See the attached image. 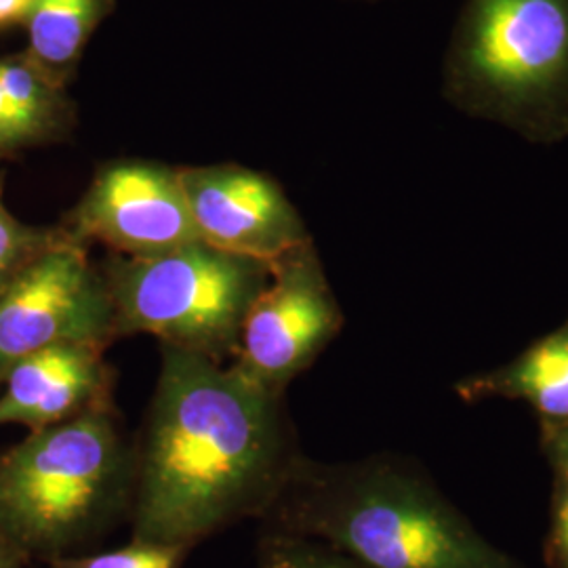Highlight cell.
Here are the masks:
<instances>
[{
  "instance_id": "1",
  "label": "cell",
  "mask_w": 568,
  "mask_h": 568,
  "mask_svg": "<svg viewBox=\"0 0 568 568\" xmlns=\"http://www.w3.org/2000/svg\"><path fill=\"white\" fill-rule=\"evenodd\" d=\"M135 443L131 539L192 549L262 518L300 457L284 396L224 363L161 345V366Z\"/></svg>"
},
{
  "instance_id": "2",
  "label": "cell",
  "mask_w": 568,
  "mask_h": 568,
  "mask_svg": "<svg viewBox=\"0 0 568 568\" xmlns=\"http://www.w3.org/2000/svg\"><path fill=\"white\" fill-rule=\"evenodd\" d=\"M264 520L363 568H528L396 457L323 464L302 455Z\"/></svg>"
},
{
  "instance_id": "3",
  "label": "cell",
  "mask_w": 568,
  "mask_h": 568,
  "mask_svg": "<svg viewBox=\"0 0 568 568\" xmlns=\"http://www.w3.org/2000/svg\"><path fill=\"white\" fill-rule=\"evenodd\" d=\"M133 497L135 443L112 403L0 453V527L28 560L81 554L131 518Z\"/></svg>"
},
{
  "instance_id": "4",
  "label": "cell",
  "mask_w": 568,
  "mask_h": 568,
  "mask_svg": "<svg viewBox=\"0 0 568 568\" xmlns=\"http://www.w3.org/2000/svg\"><path fill=\"white\" fill-rule=\"evenodd\" d=\"M443 98L537 145L568 140V0H464Z\"/></svg>"
},
{
  "instance_id": "5",
  "label": "cell",
  "mask_w": 568,
  "mask_h": 568,
  "mask_svg": "<svg viewBox=\"0 0 568 568\" xmlns=\"http://www.w3.org/2000/svg\"><path fill=\"white\" fill-rule=\"evenodd\" d=\"M116 337L152 335L215 363L234 358L270 264L196 241L154 257L110 255L102 267Z\"/></svg>"
},
{
  "instance_id": "6",
  "label": "cell",
  "mask_w": 568,
  "mask_h": 568,
  "mask_svg": "<svg viewBox=\"0 0 568 568\" xmlns=\"http://www.w3.org/2000/svg\"><path fill=\"white\" fill-rule=\"evenodd\" d=\"M344 326V312L326 278L314 241L270 264V281L244 318L230 368L272 396L325 352Z\"/></svg>"
},
{
  "instance_id": "7",
  "label": "cell",
  "mask_w": 568,
  "mask_h": 568,
  "mask_svg": "<svg viewBox=\"0 0 568 568\" xmlns=\"http://www.w3.org/2000/svg\"><path fill=\"white\" fill-rule=\"evenodd\" d=\"M65 232V230H63ZM116 318L102 270L68 234L0 291V382L21 358L58 345L116 342Z\"/></svg>"
},
{
  "instance_id": "8",
  "label": "cell",
  "mask_w": 568,
  "mask_h": 568,
  "mask_svg": "<svg viewBox=\"0 0 568 568\" xmlns=\"http://www.w3.org/2000/svg\"><path fill=\"white\" fill-rule=\"evenodd\" d=\"M61 227L77 243L122 257H154L196 243L180 169L150 161L103 164Z\"/></svg>"
},
{
  "instance_id": "9",
  "label": "cell",
  "mask_w": 568,
  "mask_h": 568,
  "mask_svg": "<svg viewBox=\"0 0 568 568\" xmlns=\"http://www.w3.org/2000/svg\"><path fill=\"white\" fill-rule=\"evenodd\" d=\"M199 239L220 251L274 264L312 236L281 183L243 164L180 169Z\"/></svg>"
},
{
  "instance_id": "10",
  "label": "cell",
  "mask_w": 568,
  "mask_h": 568,
  "mask_svg": "<svg viewBox=\"0 0 568 568\" xmlns=\"http://www.w3.org/2000/svg\"><path fill=\"white\" fill-rule=\"evenodd\" d=\"M112 379L100 345H58L30 354L0 382V427L39 432L108 405Z\"/></svg>"
},
{
  "instance_id": "11",
  "label": "cell",
  "mask_w": 568,
  "mask_h": 568,
  "mask_svg": "<svg viewBox=\"0 0 568 568\" xmlns=\"http://www.w3.org/2000/svg\"><path fill=\"white\" fill-rule=\"evenodd\" d=\"M455 389L466 403L523 400L537 413L544 438L562 432L568 427V321L508 365L464 379Z\"/></svg>"
},
{
  "instance_id": "12",
  "label": "cell",
  "mask_w": 568,
  "mask_h": 568,
  "mask_svg": "<svg viewBox=\"0 0 568 568\" xmlns=\"http://www.w3.org/2000/svg\"><path fill=\"white\" fill-rule=\"evenodd\" d=\"M114 9V0H32L23 20L28 49L42 72L65 87L95 30Z\"/></svg>"
},
{
  "instance_id": "13",
  "label": "cell",
  "mask_w": 568,
  "mask_h": 568,
  "mask_svg": "<svg viewBox=\"0 0 568 568\" xmlns=\"http://www.w3.org/2000/svg\"><path fill=\"white\" fill-rule=\"evenodd\" d=\"M0 91L18 114L32 145L58 142L74 121L63 87L51 81L26 53L0 60Z\"/></svg>"
},
{
  "instance_id": "14",
  "label": "cell",
  "mask_w": 568,
  "mask_h": 568,
  "mask_svg": "<svg viewBox=\"0 0 568 568\" xmlns=\"http://www.w3.org/2000/svg\"><path fill=\"white\" fill-rule=\"evenodd\" d=\"M65 236L63 227H39L23 224L0 203V291L11 283L26 265L42 251Z\"/></svg>"
},
{
  "instance_id": "15",
  "label": "cell",
  "mask_w": 568,
  "mask_h": 568,
  "mask_svg": "<svg viewBox=\"0 0 568 568\" xmlns=\"http://www.w3.org/2000/svg\"><path fill=\"white\" fill-rule=\"evenodd\" d=\"M257 568H363L318 541L267 528L260 539Z\"/></svg>"
},
{
  "instance_id": "16",
  "label": "cell",
  "mask_w": 568,
  "mask_h": 568,
  "mask_svg": "<svg viewBox=\"0 0 568 568\" xmlns=\"http://www.w3.org/2000/svg\"><path fill=\"white\" fill-rule=\"evenodd\" d=\"M190 549L129 541L124 548L72 554L49 562V568H182Z\"/></svg>"
},
{
  "instance_id": "17",
  "label": "cell",
  "mask_w": 568,
  "mask_h": 568,
  "mask_svg": "<svg viewBox=\"0 0 568 568\" xmlns=\"http://www.w3.org/2000/svg\"><path fill=\"white\" fill-rule=\"evenodd\" d=\"M549 568H568V474H558L548 539Z\"/></svg>"
},
{
  "instance_id": "18",
  "label": "cell",
  "mask_w": 568,
  "mask_h": 568,
  "mask_svg": "<svg viewBox=\"0 0 568 568\" xmlns=\"http://www.w3.org/2000/svg\"><path fill=\"white\" fill-rule=\"evenodd\" d=\"M26 148H32V142L23 129L18 114L7 102L4 93L0 91V159L9 156L13 152H20Z\"/></svg>"
},
{
  "instance_id": "19",
  "label": "cell",
  "mask_w": 568,
  "mask_h": 568,
  "mask_svg": "<svg viewBox=\"0 0 568 568\" xmlns=\"http://www.w3.org/2000/svg\"><path fill=\"white\" fill-rule=\"evenodd\" d=\"M546 445L549 448V459L556 467V474H568V427L554 436H548Z\"/></svg>"
},
{
  "instance_id": "20",
  "label": "cell",
  "mask_w": 568,
  "mask_h": 568,
  "mask_svg": "<svg viewBox=\"0 0 568 568\" xmlns=\"http://www.w3.org/2000/svg\"><path fill=\"white\" fill-rule=\"evenodd\" d=\"M32 0H0V30L23 23Z\"/></svg>"
},
{
  "instance_id": "21",
  "label": "cell",
  "mask_w": 568,
  "mask_h": 568,
  "mask_svg": "<svg viewBox=\"0 0 568 568\" xmlns=\"http://www.w3.org/2000/svg\"><path fill=\"white\" fill-rule=\"evenodd\" d=\"M26 565H28V558L23 556V551L0 527V568H26Z\"/></svg>"
},
{
  "instance_id": "22",
  "label": "cell",
  "mask_w": 568,
  "mask_h": 568,
  "mask_svg": "<svg viewBox=\"0 0 568 568\" xmlns=\"http://www.w3.org/2000/svg\"><path fill=\"white\" fill-rule=\"evenodd\" d=\"M365 2H377V0H365Z\"/></svg>"
}]
</instances>
